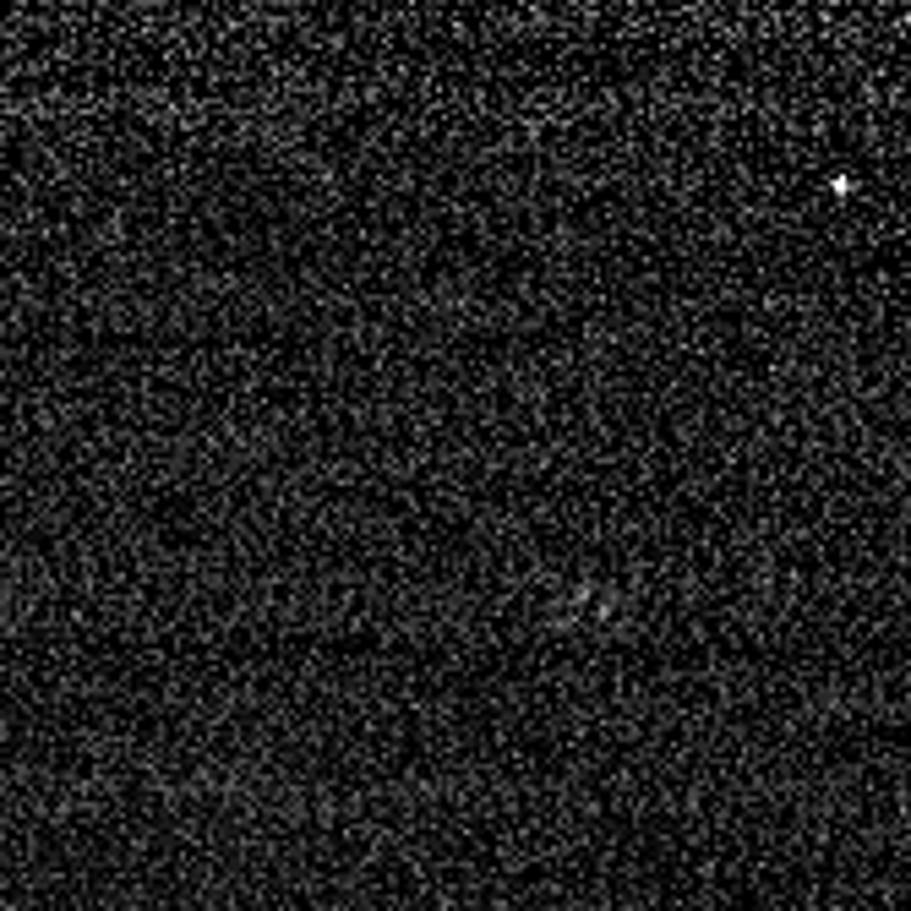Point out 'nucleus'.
Listing matches in <instances>:
<instances>
[]
</instances>
